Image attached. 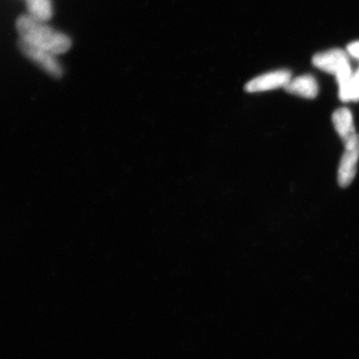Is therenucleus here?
<instances>
[{"label": "nucleus", "mask_w": 359, "mask_h": 359, "mask_svg": "<svg viewBox=\"0 0 359 359\" xmlns=\"http://www.w3.org/2000/svg\"><path fill=\"white\" fill-rule=\"evenodd\" d=\"M313 64L326 73L334 74L336 78L352 73L346 53L341 49L317 53L313 58Z\"/></svg>", "instance_id": "f03ea898"}, {"label": "nucleus", "mask_w": 359, "mask_h": 359, "mask_svg": "<svg viewBox=\"0 0 359 359\" xmlns=\"http://www.w3.org/2000/svg\"><path fill=\"white\" fill-rule=\"evenodd\" d=\"M357 73L359 74V69L358 70Z\"/></svg>", "instance_id": "9d476101"}, {"label": "nucleus", "mask_w": 359, "mask_h": 359, "mask_svg": "<svg viewBox=\"0 0 359 359\" xmlns=\"http://www.w3.org/2000/svg\"><path fill=\"white\" fill-rule=\"evenodd\" d=\"M29 15L41 22H46L53 16L52 0H27Z\"/></svg>", "instance_id": "6e6552de"}, {"label": "nucleus", "mask_w": 359, "mask_h": 359, "mask_svg": "<svg viewBox=\"0 0 359 359\" xmlns=\"http://www.w3.org/2000/svg\"><path fill=\"white\" fill-rule=\"evenodd\" d=\"M286 92L304 98L313 100L318 95V86L316 79L311 75H304L290 79L284 88Z\"/></svg>", "instance_id": "0eeeda50"}, {"label": "nucleus", "mask_w": 359, "mask_h": 359, "mask_svg": "<svg viewBox=\"0 0 359 359\" xmlns=\"http://www.w3.org/2000/svg\"><path fill=\"white\" fill-rule=\"evenodd\" d=\"M348 50L350 55L359 60V42L350 44Z\"/></svg>", "instance_id": "1a4fd4ad"}, {"label": "nucleus", "mask_w": 359, "mask_h": 359, "mask_svg": "<svg viewBox=\"0 0 359 359\" xmlns=\"http://www.w3.org/2000/svg\"><path fill=\"white\" fill-rule=\"evenodd\" d=\"M342 158H341L338 182L341 187H347L356 176L357 165L359 160V135L353 144L345 147Z\"/></svg>", "instance_id": "39448f33"}, {"label": "nucleus", "mask_w": 359, "mask_h": 359, "mask_svg": "<svg viewBox=\"0 0 359 359\" xmlns=\"http://www.w3.org/2000/svg\"><path fill=\"white\" fill-rule=\"evenodd\" d=\"M19 47L24 55L33 61L34 64L45 72V73L50 75L51 77L60 79L64 74V70L57 60L56 55L43 49L36 48L29 43L20 41Z\"/></svg>", "instance_id": "7ed1b4c3"}, {"label": "nucleus", "mask_w": 359, "mask_h": 359, "mask_svg": "<svg viewBox=\"0 0 359 359\" xmlns=\"http://www.w3.org/2000/svg\"><path fill=\"white\" fill-rule=\"evenodd\" d=\"M333 123L341 139L344 142V147H347L354 142L358 137L354 128L353 118L352 112L346 107H342L336 110L333 114Z\"/></svg>", "instance_id": "423d86ee"}, {"label": "nucleus", "mask_w": 359, "mask_h": 359, "mask_svg": "<svg viewBox=\"0 0 359 359\" xmlns=\"http://www.w3.org/2000/svg\"><path fill=\"white\" fill-rule=\"evenodd\" d=\"M291 79V73L287 70H278L259 76L245 85L247 93H254L285 88Z\"/></svg>", "instance_id": "20e7f679"}, {"label": "nucleus", "mask_w": 359, "mask_h": 359, "mask_svg": "<svg viewBox=\"0 0 359 359\" xmlns=\"http://www.w3.org/2000/svg\"><path fill=\"white\" fill-rule=\"evenodd\" d=\"M16 28L22 42L43 49L53 55H62L72 47L71 39L60 31L50 28L44 22L22 15L16 22Z\"/></svg>", "instance_id": "f257e3e1"}]
</instances>
